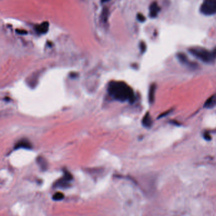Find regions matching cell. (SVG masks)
<instances>
[{
	"mask_svg": "<svg viewBox=\"0 0 216 216\" xmlns=\"http://www.w3.org/2000/svg\"><path fill=\"white\" fill-rule=\"evenodd\" d=\"M108 91L112 97L121 102L129 101L131 102L135 99V94L132 89L123 82H111L109 84Z\"/></svg>",
	"mask_w": 216,
	"mask_h": 216,
	"instance_id": "cell-1",
	"label": "cell"
},
{
	"mask_svg": "<svg viewBox=\"0 0 216 216\" xmlns=\"http://www.w3.org/2000/svg\"><path fill=\"white\" fill-rule=\"evenodd\" d=\"M190 52L196 58L204 63H210L215 58L216 52H210L209 51L202 48H191Z\"/></svg>",
	"mask_w": 216,
	"mask_h": 216,
	"instance_id": "cell-2",
	"label": "cell"
},
{
	"mask_svg": "<svg viewBox=\"0 0 216 216\" xmlns=\"http://www.w3.org/2000/svg\"><path fill=\"white\" fill-rule=\"evenodd\" d=\"M200 12L204 15L210 16L216 14V0H204L200 8Z\"/></svg>",
	"mask_w": 216,
	"mask_h": 216,
	"instance_id": "cell-3",
	"label": "cell"
},
{
	"mask_svg": "<svg viewBox=\"0 0 216 216\" xmlns=\"http://www.w3.org/2000/svg\"><path fill=\"white\" fill-rule=\"evenodd\" d=\"M177 57L178 58V60H180V61L181 63H182L183 64H184L186 65H188V66H189L191 68H196V64H195L194 63H191L189 60L188 59V57L187 56L183 54V53H178L177 54Z\"/></svg>",
	"mask_w": 216,
	"mask_h": 216,
	"instance_id": "cell-4",
	"label": "cell"
},
{
	"mask_svg": "<svg viewBox=\"0 0 216 216\" xmlns=\"http://www.w3.org/2000/svg\"><path fill=\"white\" fill-rule=\"evenodd\" d=\"M49 29V23L48 22H44L40 25H37L35 27L36 31L40 34H43L48 32Z\"/></svg>",
	"mask_w": 216,
	"mask_h": 216,
	"instance_id": "cell-5",
	"label": "cell"
},
{
	"mask_svg": "<svg viewBox=\"0 0 216 216\" xmlns=\"http://www.w3.org/2000/svg\"><path fill=\"white\" fill-rule=\"evenodd\" d=\"M160 11V8L156 2H153L150 6V16L152 18H155L157 16Z\"/></svg>",
	"mask_w": 216,
	"mask_h": 216,
	"instance_id": "cell-6",
	"label": "cell"
},
{
	"mask_svg": "<svg viewBox=\"0 0 216 216\" xmlns=\"http://www.w3.org/2000/svg\"><path fill=\"white\" fill-rule=\"evenodd\" d=\"M216 104V97L214 96H212L210 97L206 101L204 104V107L208 109H211L214 108Z\"/></svg>",
	"mask_w": 216,
	"mask_h": 216,
	"instance_id": "cell-7",
	"label": "cell"
},
{
	"mask_svg": "<svg viewBox=\"0 0 216 216\" xmlns=\"http://www.w3.org/2000/svg\"><path fill=\"white\" fill-rule=\"evenodd\" d=\"M155 90H156V86H155V84L153 83V84H152L151 86H150V90H149V95H148L149 102L151 103V104H152L155 100Z\"/></svg>",
	"mask_w": 216,
	"mask_h": 216,
	"instance_id": "cell-8",
	"label": "cell"
},
{
	"mask_svg": "<svg viewBox=\"0 0 216 216\" xmlns=\"http://www.w3.org/2000/svg\"><path fill=\"white\" fill-rule=\"evenodd\" d=\"M142 123L143 125L144 126L146 127V128H149L152 126V118L151 116H150V114L148 112L145 115V116L143 117V121H142Z\"/></svg>",
	"mask_w": 216,
	"mask_h": 216,
	"instance_id": "cell-9",
	"label": "cell"
},
{
	"mask_svg": "<svg viewBox=\"0 0 216 216\" xmlns=\"http://www.w3.org/2000/svg\"><path fill=\"white\" fill-rule=\"evenodd\" d=\"M31 147V144L28 142L27 140H21L20 142H18L16 146L17 148H30Z\"/></svg>",
	"mask_w": 216,
	"mask_h": 216,
	"instance_id": "cell-10",
	"label": "cell"
},
{
	"mask_svg": "<svg viewBox=\"0 0 216 216\" xmlns=\"http://www.w3.org/2000/svg\"><path fill=\"white\" fill-rule=\"evenodd\" d=\"M64 198V195L62 192H57L53 195V200L55 201H60Z\"/></svg>",
	"mask_w": 216,
	"mask_h": 216,
	"instance_id": "cell-11",
	"label": "cell"
},
{
	"mask_svg": "<svg viewBox=\"0 0 216 216\" xmlns=\"http://www.w3.org/2000/svg\"><path fill=\"white\" fill-rule=\"evenodd\" d=\"M108 14L109 13H108V9L106 8L103 9V12H102V15H101V18H102V20L104 22L107 21Z\"/></svg>",
	"mask_w": 216,
	"mask_h": 216,
	"instance_id": "cell-12",
	"label": "cell"
},
{
	"mask_svg": "<svg viewBox=\"0 0 216 216\" xmlns=\"http://www.w3.org/2000/svg\"><path fill=\"white\" fill-rule=\"evenodd\" d=\"M137 18H138V21L141 22H143L145 21L146 20V18L145 17V16L142 14V13H138V15H137Z\"/></svg>",
	"mask_w": 216,
	"mask_h": 216,
	"instance_id": "cell-13",
	"label": "cell"
},
{
	"mask_svg": "<svg viewBox=\"0 0 216 216\" xmlns=\"http://www.w3.org/2000/svg\"><path fill=\"white\" fill-rule=\"evenodd\" d=\"M140 49L142 53H144L146 51V44L145 42H142L140 44Z\"/></svg>",
	"mask_w": 216,
	"mask_h": 216,
	"instance_id": "cell-14",
	"label": "cell"
},
{
	"mask_svg": "<svg viewBox=\"0 0 216 216\" xmlns=\"http://www.w3.org/2000/svg\"><path fill=\"white\" fill-rule=\"evenodd\" d=\"M16 32L18 34H26L27 33V32L25 30H19V29H17Z\"/></svg>",
	"mask_w": 216,
	"mask_h": 216,
	"instance_id": "cell-15",
	"label": "cell"
},
{
	"mask_svg": "<svg viewBox=\"0 0 216 216\" xmlns=\"http://www.w3.org/2000/svg\"><path fill=\"white\" fill-rule=\"evenodd\" d=\"M204 138L207 140H211V137L208 134H204Z\"/></svg>",
	"mask_w": 216,
	"mask_h": 216,
	"instance_id": "cell-16",
	"label": "cell"
},
{
	"mask_svg": "<svg viewBox=\"0 0 216 216\" xmlns=\"http://www.w3.org/2000/svg\"><path fill=\"white\" fill-rule=\"evenodd\" d=\"M101 1L102 3H105V2H107L110 1V0H101Z\"/></svg>",
	"mask_w": 216,
	"mask_h": 216,
	"instance_id": "cell-17",
	"label": "cell"
}]
</instances>
